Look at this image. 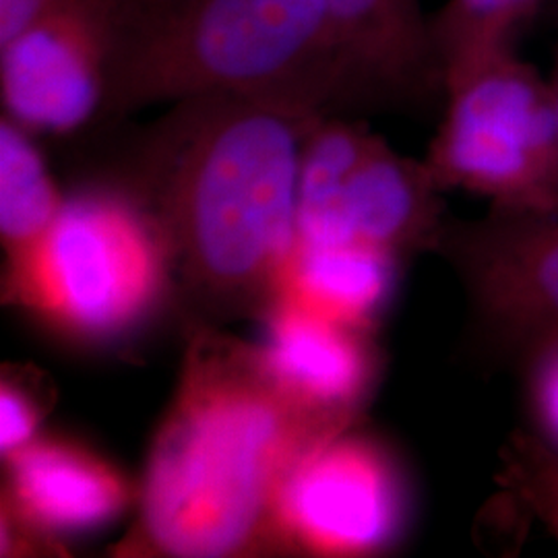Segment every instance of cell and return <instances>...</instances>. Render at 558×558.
Masks as SVG:
<instances>
[{
	"label": "cell",
	"instance_id": "cell-1",
	"mask_svg": "<svg viewBox=\"0 0 558 558\" xmlns=\"http://www.w3.org/2000/svg\"><path fill=\"white\" fill-rule=\"evenodd\" d=\"M356 426L294 396L259 343L189 320L120 558L290 557L278 505L292 470Z\"/></svg>",
	"mask_w": 558,
	"mask_h": 558
},
{
	"label": "cell",
	"instance_id": "cell-2",
	"mask_svg": "<svg viewBox=\"0 0 558 558\" xmlns=\"http://www.w3.org/2000/svg\"><path fill=\"white\" fill-rule=\"evenodd\" d=\"M320 117L226 94L168 104L119 182L160 221L189 320L257 317L296 242L302 145Z\"/></svg>",
	"mask_w": 558,
	"mask_h": 558
},
{
	"label": "cell",
	"instance_id": "cell-3",
	"mask_svg": "<svg viewBox=\"0 0 558 558\" xmlns=\"http://www.w3.org/2000/svg\"><path fill=\"white\" fill-rule=\"evenodd\" d=\"M209 94L308 117L350 112L345 62L323 0H122L100 120Z\"/></svg>",
	"mask_w": 558,
	"mask_h": 558
},
{
	"label": "cell",
	"instance_id": "cell-4",
	"mask_svg": "<svg viewBox=\"0 0 558 558\" xmlns=\"http://www.w3.org/2000/svg\"><path fill=\"white\" fill-rule=\"evenodd\" d=\"M179 300L160 221L119 180L69 195L50 230L4 259L2 302L83 348H112Z\"/></svg>",
	"mask_w": 558,
	"mask_h": 558
},
{
	"label": "cell",
	"instance_id": "cell-5",
	"mask_svg": "<svg viewBox=\"0 0 558 558\" xmlns=\"http://www.w3.org/2000/svg\"><path fill=\"white\" fill-rule=\"evenodd\" d=\"M442 193L493 209L558 207V133L548 75L518 48L449 73L439 129L422 158Z\"/></svg>",
	"mask_w": 558,
	"mask_h": 558
},
{
	"label": "cell",
	"instance_id": "cell-6",
	"mask_svg": "<svg viewBox=\"0 0 558 558\" xmlns=\"http://www.w3.org/2000/svg\"><path fill=\"white\" fill-rule=\"evenodd\" d=\"M433 253L458 278L482 359L532 368L557 352L558 207L449 216Z\"/></svg>",
	"mask_w": 558,
	"mask_h": 558
},
{
	"label": "cell",
	"instance_id": "cell-7",
	"mask_svg": "<svg viewBox=\"0 0 558 558\" xmlns=\"http://www.w3.org/2000/svg\"><path fill=\"white\" fill-rule=\"evenodd\" d=\"M403 519L398 465L356 426L313 449L279 495V530L290 557L377 555L401 534Z\"/></svg>",
	"mask_w": 558,
	"mask_h": 558
},
{
	"label": "cell",
	"instance_id": "cell-8",
	"mask_svg": "<svg viewBox=\"0 0 558 558\" xmlns=\"http://www.w3.org/2000/svg\"><path fill=\"white\" fill-rule=\"evenodd\" d=\"M122 0H87L0 46L4 119L29 135H71L100 120L104 62Z\"/></svg>",
	"mask_w": 558,
	"mask_h": 558
},
{
	"label": "cell",
	"instance_id": "cell-9",
	"mask_svg": "<svg viewBox=\"0 0 558 558\" xmlns=\"http://www.w3.org/2000/svg\"><path fill=\"white\" fill-rule=\"evenodd\" d=\"M345 62L352 110H418L442 100L433 17L420 0H323Z\"/></svg>",
	"mask_w": 558,
	"mask_h": 558
},
{
	"label": "cell",
	"instance_id": "cell-10",
	"mask_svg": "<svg viewBox=\"0 0 558 558\" xmlns=\"http://www.w3.org/2000/svg\"><path fill=\"white\" fill-rule=\"evenodd\" d=\"M442 191L424 160L405 158L375 137L341 180L319 220L302 228L306 242H360L396 259L433 253L449 218Z\"/></svg>",
	"mask_w": 558,
	"mask_h": 558
},
{
	"label": "cell",
	"instance_id": "cell-11",
	"mask_svg": "<svg viewBox=\"0 0 558 558\" xmlns=\"http://www.w3.org/2000/svg\"><path fill=\"white\" fill-rule=\"evenodd\" d=\"M2 465L0 502L60 542L106 527L137 502L119 465L71 437L41 433Z\"/></svg>",
	"mask_w": 558,
	"mask_h": 558
},
{
	"label": "cell",
	"instance_id": "cell-12",
	"mask_svg": "<svg viewBox=\"0 0 558 558\" xmlns=\"http://www.w3.org/2000/svg\"><path fill=\"white\" fill-rule=\"evenodd\" d=\"M259 319L260 350L276 377L306 403L359 422L379 375L373 331L288 299L271 300Z\"/></svg>",
	"mask_w": 558,
	"mask_h": 558
},
{
	"label": "cell",
	"instance_id": "cell-13",
	"mask_svg": "<svg viewBox=\"0 0 558 558\" xmlns=\"http://www.w3.org/2000/svg\"><path fill=\"white\" fill-rule=\"evenodd\" d=\"M399 259L360 242H294L274 299L362 329L375 327L389 302ZM271 299V300H274Z\"/></svg>",
	"mask_w": 558,
	"mask_h": 558
},
{
	"label": "cell",
	"instance_id": "cell-14",
	"mask_svg": "<svg viewBox=\"0 0 558 558\" xmlns=\"http://www.w3.org/2000/svg\"><path fill=\"white\" fill-rule=\"evenodd\" d=\"M32 135L13 120L0 122V242L15 257L50 230L64 205Z\"/></svg>",
	"mask_w": 558,
	"mask_h": 558
},
{
	"label": "cell",
	"instance_id": "cell-15",
	"mask_svg": "<svg viewBox=\"0 0 558 558\" xmlns=\"http://www.w3.org/2000/svg\"><path fill=\"white\" fill-rule=\"evenodd\" d=\"M544 0H445L433 17V36L445 77L461 66L518 48L521 29Z\"/></svg>",
	"mask_w": 558,
	"mask_h": 558
},
{
	"label": "cell",
	"instance_id": "cell-16",
	"mask_svg": "<svg viewBox=\"0 0 558 558\" xmlns=\"http://www.w3.org/2000/svg\"><path fill=\"white\" fill-rule=\"evenodd\" d=\"M57 403V387L32 364H4L0 371V458H11L41 435Z\"/></svg>",
	"mask_w": 558,
	"mask_h": 558
},
{
	"label": "cell",
	"instance_id": "cell-17",
	"mask_svg": "<svg viewBox=\"0 0 558 558\" xmlns=\"http://www.w3.org/2000/svg\"><path fill=\"white\" fill-rule=\"evenodd\" d=\"M511 468L521 497L558 539V449L548 440L521 435L511 447Z\"/></svg>",
	"mask_w": 558,
	"mask_h": 558
},
{
	"label": "cell",
	"instance_id": "cell-18",
	"mask_svg": "<svg viewBox=\"0 0 558 558\" xmlns=\"http://www.w3.org/2000/svg\"><path fill=\"white\" fill-rule=\"evenodd\" d=\"M64 550L60 539L0 502V557H66Z\"/></svg>",
	"mask_w": 558,
	"mask_h": 558
},
{
	"label": "cell",
	"instance_id": "cell-19",
	"mask_svg": "<svg viewBox=\"0 0 558 558\" xmlns=\"http://www.w3.org/2000/svg\"><path fill=\"white\" fill-rule=\"evenodd\" d=\"M87 0H0V46Z\"/></svg>",
	"mask_w": 558,
	"mask_h": 558
},
{
	"label": "cell",
	"instance_id": "cell-20",
	"mask_svg": "<svg viewBox=\"0 0 558 558\" xmlns=\"http://www.w3.org/2000/svg\"><path fill=\"white\" fill-rule=\"evenodd\" d=\"M548 83H550V94H553V106H555V120H557L558 133V38L555 44V57H553V69L548 73Z\"/></svg>",
	"mask_w": 558,
	"mask_h": 558
}]
</instances>
